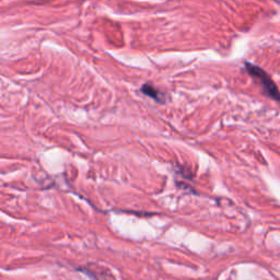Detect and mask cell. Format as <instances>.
Returning a JSON list of instances; mask_svg holds the SVG:
<instances>
[{"instance_id":"obj_1","label":"cell","mask_w":280,"mask_h":280,"mask_svg":"<svg viewBox=\"0 0 280 280\" xmlns=\"http://www.w3.org/2000/svg\"><path fill=\"white\" fill-rule=\"evenodd\" d=\"M245 69L247 74L250 75L253 79H254L257 83L260 84L261 91L265 94L266 97H268L272 100L280 103V91L277 87V84L275 83V81L272 79L267 72H266L263 68L256 66L251 62H245Z\"/></svg>"},{"instance_id":"obj_2","label":"cell","mask_w":280,"mask_h":280,"mask_svg":"<svg viewBox=\"0 0 280 280\" xmlns=\"http://www.w3.org/2000/svg\"><path fill=\"white\" fill-rule=\"evenodd\" d=\"M141 92L143 94H146V96L150 97L151 99H153V100H156L157 102L163 103V100H162V94L150 84H144L141 88Z\"/></svg>"}]
</instances>
